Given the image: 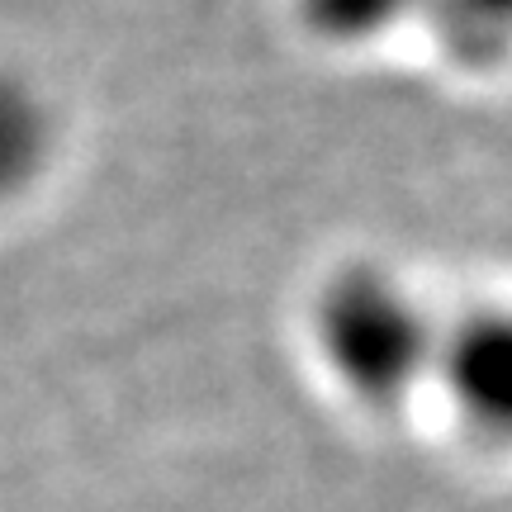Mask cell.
Returning <instances> with one entry per match:
<instances>
[{
	"mask_svg": "<svg viewBox=\"0 0 512 512\" xmlns=\"http://www.w3.org/2000/svg\"><path fill=\"white\" fill-rule=\"evenodd\" d=\"M432 375L475 432L512 446V309L470 313L441 332Z\"/></svg>",
	"mask_w": 512,
	"mask_h": 512,
	"instance_id": "cell-2",
	"label": "cell"
},
{
	"mask_svg": "<svg viewBox=\"0 0 512 512\" xmlns=\"http://www.w3.org/2000/svg\"><path fill=\"white\" fill-rule=\"evenodd\" d=\"M408 10H427V0H309L313 24L337 38H366L375 29H389Z\"/></svg>",
	"mask_w": 512,
	"mask_h": 512,
	"instance_id": "cell-5",
	"label": "cell"
},
{
	"mask_svg": "<svg viewBox=\"0 0 512 512\" xmlns=\"http://www.w3.org/2000/svg\"><path fill=\"white\" fill-rule=\"evenodd\" d=\"M427 15L460 62H498L512 48V0H427Z\"/></svg>",
	"mask_w": 512,
	"mask_h": 512,
	"instance_id": "cell-4",
	"label": "cell"
},
{
	"mask_svg": "<svg viewBox=\"0 0 512 512\" xmlns=\"http://www.w3.org/2000/svg\"><path fill=\"white\" fill-rule=\"evenodd\" d=\"M318 351L337 384L366 403H399L437 366L432 318L384 271L337 275L313 313Z\"/></svg>",
	"mask_w": 512,
	"mask_h": 512,
	"instance_id": "cell-1",
	"label": "cell"
},
{
	"mask_svg": "<svg viewBox=\"0 0 512 512\" xmlns=\"http://www.w3.org/2000/svg\"><path fill=\"white\" fill-rule=\"evenodd\" d=\"M43 152H48V114L38 95L15 76H0V195L29 181Z\"/></svg>",
	"mask_w": 512,
	"mask_h": 512,
	"instance_id": "cell-3",
	"label": "cell"
}]
</instances>
